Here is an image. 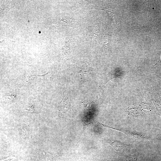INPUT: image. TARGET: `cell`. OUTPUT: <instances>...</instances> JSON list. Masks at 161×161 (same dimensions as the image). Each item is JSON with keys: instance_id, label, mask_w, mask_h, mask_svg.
<instances>
[{"instance_id": "cell-1", "label": "cell", "mask_w": 161, "mask_h": 161, "mask_svg": "<svg viewBox=\"0 0 161 161\" xmlns=\"http://www.w3.org/2000/svg\"><path fill=\"white\" fill-rule=\"evenodd\" d=\"M105 141L112 146L117 151H123L128 147V146L117 140L107 139L105 140Z\"/></svg>"}, {"instance_id": "cell-2", "label": "cell", "mask_w": 161, "mask_h": 161, "mask_svg": "<svg viewBox=\"0 0 161 161\" xmlns=\"http://www.w3.org/2000/svg\"><path fill=\"white\" fill-rule=\"evenodd\" d=\"M20 140L23 142L26 140L29 136V131L25 126H21L18 128Z\"/></svg>"}, {"instance_id": "cell-3", "label": "cell", "mask_w": 161, "mask_h": 161, "mask_svg": "<svg viewBox=\"0 0 161 161\" xmlns=\"http://www.w3.org/2000/svg\"><path fill=\"white\" fill-rule=\"evenodd\" d=\"M128 161H138V160L134 155H131L128 159Z\"/></svg>"}]
</instances>
